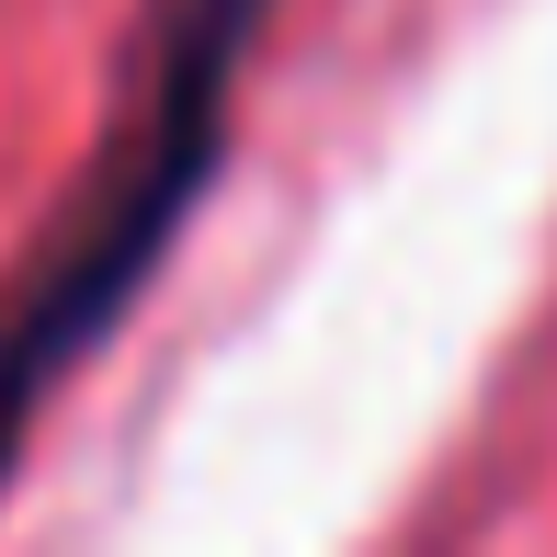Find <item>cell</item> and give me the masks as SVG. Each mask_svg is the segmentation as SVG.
Returning <instances> with one entry per match:
<instances>
[{
    "label": "cell",
    "instance_id": "cell-1",
    "mask_svg": "<svg viewBox=\"0 0 557 557\" xmlns=\"http://www.w3.org/2000/svg\"><path fill=\"white\" fill-rule=\"evenodd\" d=\"M273 12L285 0H171L160 12L137 103L114 114L103 160L81 171V194L35 239V262L0 285V478H12L23 433L46 421V398L69 387V364L137 308L160 250L183 239L194 194L227 148V114H239V69L273 35Z\"/></svg>",
    "mask_w": 557,
    "mask_h": 557
}]
</instances>
